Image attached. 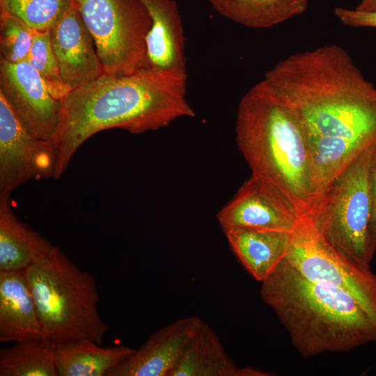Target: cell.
Masks as SVG:
<instances>
[{
  "label": "cell",
  "mask_w": 376,
  "mask_h": 376,
  "mask_svg": "<svg viewBox=\"0 0 376 376\" xmlns=\"http://www.w3.org/2000/svg\"><path fill=\"white\" fill-rule=\"evenodd\" d=\"M36 338L40 324L24 272H0V342Z\"/></svg>",
  "instance_id": "9a60e30c"
},
{
  "label": "cell",
  "mask_w": 376,
  "mask_h": 376,
  "mask_svg": "<svg viewBox=\"0 0 376 376\" xmlns=\"http://www.w3.org/2000/svg\"><path fill=\"white\" fill-rule=\"evenodd\" d=\"M221 15L253 29H268L304 14L309 0H207Z\"/></svg>",
  "instance_id": "ffe728a7"
},
{
  "label": "cell",
  "mask_w": 376,
  "mask_h": 376,
  "mask_svg": "<svg viewBox=\"0 0 376 376\" xmlns=\"http://www.w3.org/2000/svg\"><path fill=\"white\" fill-rule=\"evenodd\" d=\"M370 185L373 199V215L369 232L370 251L373 256L376 251V143L370 167Z\"/></svg>",
  "instance_id": "484cf974"
},
{
  "label": "cell",
  "mask_w": 376,
  "mask_h": 376,
  "mask_svg": "<svg viewBox=\"0 0 376 376\" xmlns=\"http://www.w3.org/2000/svg\"><path fill=\"white\" fill-rule=\"evenodd\" d=\"M235 133L252 175L282 190L301 217L308 215L312 198L307 139L295 111L264 79L241 99Z\"/></svg>",
  "instance_id": "277c9868"
},
{
  "label": "cell",
  "mask_w": 376,
  "mask_h": 376,
  "mask_svg": "<svg viewBox=\"0 0 376 376\" xmlns=\"http://www.w3.org/2000/svg\"><path fill=\"white\" fill-rule=\"evenodd\" d=\"M229 245L241 264L262 282L285 257L291 232L238 228L225 233Z\"/></svg>",
  "instance_id": "e0dca14e"
},
{
  "label": "cell",
  "mask_w": 376,
  "mask_h": 376,
  "mask_svg": "<svg viewBox=\"0 0 376 376\" xmlns=\"http://www.w3.org/2000/svg\"><path fill=\"white\" fill-rule=\"evenodd\" d=\"M92 35L104 72L128 75L150 69L151 18L139 0H74Z\"/></svg>",
  "instance_id": "52a82bcc"
},
{
  "label": "cell",
  "mask_w": 376,
  "mask_h": 376,
  "mask_svg": "<svg viewBox=\"0 0 376 376\" xmlns=\"http://www.w3.org/2000/svg\"><path fill=\"white\" fill-rule=\"evenodd\" d=\"M187 78L146 69L128 75L103 73L61 100L53 139L58 179L80 146L95 134L120 128L132 134L155 131L195 116L187 100Z\"/></svg>",
  "instance_id": "7a4b0ae2"
},
{
  "label": "cell",
  "mask_w": 376,
  "mask_h": 376,
  "mask_svg": "<svg viewBox=\"0 0 376 376\" xmlns=\"http://www.w3.org/2000/svg\"><path fill=\"white\" fill-rule=\"evenodd\" d=\"M301 214L278 187L251 175L217 214L226 233L238 228L292 232Z\"/></svg>",
  "instance_id": "8fae6325"
},
{
  "label": "cell",
  "mask_w": 376,
  "mask_h": 376,
  "mask_svg": "<svg viewBox=\"0 0 376 376\" xmlns=\"http://www.w3.org/2000/svg\"><path fill=\"white\" fill-rule=\"evenodd\" d=\"M0 93L33 136L53 141L59 123L61 101L52 96L27 61L11 63L0 58Z\"/></svg>",
  "instance_id": "30bf717a"
},
{
  "label": "cell",
  "mask_w": 376,
  "mask_h": 376,
  "mask_svg": "<svg viewBox=\"0 0 376 376\" xmlns=\"http://www.w3.org/2000/svg\"><path fill=\"white\" fill-rule=\"evenodd\" d=\"M26 61L38 72L49 93L56 100L61 101L72 91L61 78L49 31L34 30L33 44Z\"/></svg>",
  "instance_id": "7402d4cb"
},
{
  "label": "cell",
  "mask_w": 376,
  "mask_h": 376,
  "mask_svg": "<svg viewBox=\"0 0 376 376\" xmlns=\"http://www.w3.org/2000/svg\"><path fill=\"white\" fill-rule=\"evenodd\" d=\"M54 247L17 218L10 205V194H0V272L25 271Z\"/></svg>",
  "instance_id": "2e32d148"
},
{
  "label": "cell",
  "mask_w": 376,
  "mask_h": 376,
  "mask_svg": "<svg viewBox=\"0 0 376 376\" xmlns=\"http://www.w3.org/2000/svg\"><path fill=\"white\" fill-rule=\"evenodd\" d=\"M100 345L91 339H82L55 347L58 376H105L135 350L125 345Z\"/></svg>",
  "instance_id": "d6986e66"
},
{
  "label": "cell",
  "mask_w": 376,
  "mask_h": 376,
  "mask_svg": "<svg viewBox=\"0 0 376 376\" xmlns=\"http://www.w3.org/2000/svg\"><path fill=\"white\" fill-rule=\"evenodd\" d=\"M237 370L215 330L200 319L170 376H237Z\"/></svg>",
  "instance_id": "ac0fdd59"
},
{
  "label": "cell",
  "mask_w": 376,
  "mask_h": 376,
  "mask_svg": "<svg viewBox=\"0 0 376 376\" xmlns=\"http://www.w3.org/2000/svg\"><path fill=\"white\" fill-rule=\"evenodd\" d=\"M334 15L345 26L376 28V12H363L355 8L335 7Z\"/></svg>",
  "instance_id": "d4e9b609"
},
{
  "label": "cell",
  "mask_w": 376,
  "mask_h": 376,
  "mask_svg": "<svg viewBox=\"0 0 376 376\" xmlns=\"http://www.w3.org/2000/svg\"><path fill=\"white\" fill-rule=\"evenodd\" d=\"M199 320L185 317L157 329L105 376H170Z\"/></svg>",
  "instance_id": "4fadbf2b"
},
{
  "label": "cell",
  "mask_w": 376,
  "mask_h": 376,
  "mask_svg": "<svg viewBox=\"0 0 376 376\" xmlns=\"http://www.w3.org/2000/svg\"><path fill=\"white\" fill-rule=\"evenodd\" d=\"M56 158L54 141L33 136L0 93V194L31 179L54 178Z\"/></svg>",
  "instance_id": "9c48e42d"
},
{
  "label": "cell",
  "mask_w": 376,
  "mask_h": 376,
  "mask_svg": "<svg viewBox=\"0 0 376 376\" xmlns=\"http://www.w3.org/2000/svg\"><path fill=\"white\" fill-rule=\"evenodd\" d=\"M285 258L309 281L350 294L376 323V275L335 250L310 217L298 219Z\"/></svg>",
  "instance_id": "ba28073f"
},
{
  "label": "cell",
  "mask_w": 376,
  "mask_h": 376,
  "mask_svg": "<svg viewBox=\"0 0 376 376\" xmlns=\"http://www.w3.org/2000/svg\"><path fill=\"white\" fill-rule=\"evenodd\" d=\"M263 79L295 111L307 139L376 142V87L340 45L293 53Z\"/></svg>",
  "instance_id": "6da1fadb"
},
{
  "label": "cell",
  "mask_w": 376,
  "mask_h": 376,
  "mask_svg": "<svg viewBox=\"0 0 376 376\" xmlns=\"http://www.w3.org/2000/svg\"><path fill=\"white\" fill-rule=\"evenodd\" d=\"M34 29L19 18L0 12L1 57L11 63L26 61Z\"/></svg>",
  "instance_id": "cb8c5ba5"
},
{
  "label": "cell",
  "mask_w": 376,
  "mask_h": 376,
  "mask_svg": "<svg viewBox=\"0 0 376 376\" xmlns=\"http://www.w3.org/2000/svg\"><path fill=\"white\" fill-rule=\"evenodd\" d=\"M375 143L331 182L308 215L329 244L368 268L373 258L369 232L373 215L370 167Z\"/></svg>",
  "instance_id": "8992f818"
},
{
  "label": "cell",
  "mask_w": 376,
  "mask_h": 376,
  "mask_svg": "<svg viewBox=\"0 0 376 376\" xmlns=\"http://www.w3.org/2000/svg\"><path fill=\"white\" fill-rule=\"evenodd\" d=\"M147 10L152 26L146 36L150 69L187 78L182 21L174 0H139Z\"/></svg>",
  "instance_id": "5bb4252c"
},
{
  "label": "cell",
  "mask_w": 376,
  "mask_h": 376,
  "mask_svg": "<svg viewBox=\"0 0 376 376\" xmlns=\"http://www.w3.org/2000/svg\"><path fill=\"white\" fill-rule=\"evenodd\" d=\"M72 0H0V12L14 15L38 31H49Z\"/></svg>",
  "instance_id": "603a6c76"
},
{
  "label": "cell",
  "mask_w": 376,
  "mask_h": 376,
  "mask_svg": "<svg viewBox=\"0 0 376 376\" xmlns=\"http://www.w3.org/2000/svg\"><path fill=\"white\" fill-rule=\"evenodd\" d=\"M270 372H265L260 369L253 367L238 368L237 376H272Z\"/></svg>",
  "instance_id": "4316f807"
},
{
  "label": "cell",
  "mask_w": 376,
  "mask_h": 376,
  "mask_svg": "<svg viewBox=\"0 0 376 376\" xmlns=\"http://www.w3.org/2000/svg\"><path fill=\"white\" fill-rule=\"evenodd\" d=\"M49 32L61 78L72 90L104 72L93 38L74 0Z\"/></svg>",
  "instance_id": "7c38bea8"
},
{
  "label": "cell",
  "mask_w": 376,
  "mask_h": 376,
  "mask_svg": "<svg viewBox=\"0 0 376 376\" xmlns=\"http://www.w3.org/2000/svg\"><path fill=\"white\" fill-rule=\"evenodd\" d=\"M261 283L262 299L303 357L376 342V323L352 296L309 281L285 258Z\"/></svg>",
  "instance_id": "3957f363"
},
{
  "label": "cell",
  "mask_w": 376,
  "mask_h": 376,
  "mask_svg": "<svg viewBox=\"0 0 376 376\" xmlns=\"http://www.w3.org/2000/svg\"><path fill=\"white\" fill-rule=\"evenodd\" d=\"M355 9L363 12H376V0H361Z\"/></svg>",
  "instance_id": "83f0119b"
},
{
  "label": "cell",
  "mask_w": 376,
  "mask_h": 376,
  "mask_svg": "<svg viewBox=\"0 0 376 376\" xmlns=\"http://www.w3.org/2000/svg\"><path fill=\"white\" fill-rule=\"evenodd\" d=\"M54 352L42 338L15 342L0 350V376H58Z\"/></svg>",
  "instance_id": "44dd1931"
},
{
  "label": "cell",
  "mask_w": 376,
  "mask_h": 376,
  "mask_svg": "<svg viewBox=\"0 0 376 376\" xmlns=\"http://www.w3.org/2000/svg\"><path fill=\"white\" fill-rule=\"evenodd\" d=\"M24 272L40 324L41 338L54 346L82 339L102 344L108 329L98 311L94 276L57 246Z\"/></svg>",
  "instance_id": "5b68a950"
}]
</instances>
